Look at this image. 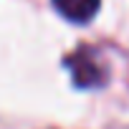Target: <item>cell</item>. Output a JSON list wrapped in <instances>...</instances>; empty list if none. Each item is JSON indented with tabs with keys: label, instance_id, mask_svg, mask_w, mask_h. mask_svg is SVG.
I'll use <instances>...</instances> for the list:
<instances>
[{
	"label": "cell",
	"instance_id": "obj_1",
	"mask_svg": "<svg viewBox=\"0 0 129 129\" xmlns=\"http://www.w3.org/2000/svg\"><path fill=\"white\" fill-rule=\"evenodd\" d=\"M69 69H71L74 81L79 86H84V89L101 86L106 81V66L101 63V58L94 51H89V48H81V51H76L69 58Z\"/></svg>",
	"mask_w": 129,
	"mask_h": 129
},
{
	"label": "cell",
	"instance_id": "obj_2",
	"mask_svg": "<svg viewBox=\"0 0 129 129\" xmlns=\"http://www.w3.org/2000/svg\"><path fill=\"white\" fill-rule=\"evenodd\" d=\"M53 8L71 23H89L96 13L101 0H51Z\"/></svg>",
	"mask_w": 129,
	"mask_h": 129
}]
</instances>
